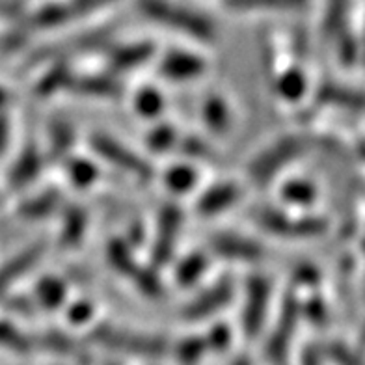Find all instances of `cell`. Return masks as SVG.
<instances>
[{
	"mask_svg": "<svg viewBox=\"0 0 365 365\" xmlns=\"http://www.w3.org/2000/svg\"><path fill=\"white\" fill-rule=\"evenodd\" d=\"M38 170H39V160H38V155H36L34 151L21 155V159L15 163L14 172H11V181H14V185H17V187L26 185V182H30L32 179H34Z\"/></svg>",
	"mask_w": 365,
	"mask_h": 365,
	"instance_id": "cell-14",
	"label": "cell"
},
{
	"mask_svg": "<svg viewBox=\"0 0 365 365\" xmlns=\"http://www.w3.org/2000/svg\"><path fill=\"white\" fill-rule=\"evenodd\" d=\"M155 47L149 41H142V43L127 45V47H120L112 54L110 68L114 71H125V69H135L142 63H145L149 58L153 56Z\"/></svg>",
	"mask_w": 365,
	"mask_h": 365,
	"instance_id": "cell-12",
	"label": "cell"
},
{
	"mask_svg": "<svg viewBox=\"0 0 365 365\" xmlns=\"http://www.w3.org/2000/svg\"><path fill=\"white\" fill-rule=\"evenodd\" d=\"M91 337L97 343L110 346V349H115V351H127L142 356H160L168 349V345L160 337L138 334V331L121 330V328L108 327V324H101L99 328H96V330L91 331Z\"/></svg>",
	"mask_w": 365,
	"mask_h": 365,
	"instance_id": "cell-2",
	"label": "cell"
},
{
	"mask_svg": "<svg viewBox=\"0 0 365 365\" xmlns=\"http://www.w3.org/2000/svg\"><path fill=\"white\" fill-rule=\"evenodd\" d=\"M0 345L11 346V349H23L24 337L15 328H11L10 324L0 322Z\"/></svg>",
	"mask_w": 365,
	"mask_h": 365,
	"instance_id": "cell-22",
	"label": "cell"
},
{
	"mask_svg": "<svg viewBox=\"0 0 365 365\" xmlns=\"http://www.w3.org/2000/svg\"><path fill=\"white\" fill-rule=\"evenodd\" d=\"M239 197V187L233 182H218L211 187L197 200V212L205 217H212L218 212L226 211L227 207L233 205Z\"/></svg>",
	"mask_w": 365,
	"mask_h": 365,
	"instance_id": "cell-11",
	"label": "cell"
},
{
	"mask_svg": "<svg viewBox=\"0 0 365 365\" xmlns=\"http://www.w3.org/2000/svg\"><path fill=\"white\" fill-rule=\"evenodd\" d=\"M285 197H289L291 202H300L308 203L313 197V188L308 185H298V182H291L287 188H285Z\"/></svg>",
	"mask_w": 365,
	"mask_h": 365,
	"instance_id": "cell-25",
	"label": "cell"
},
{
	"mask_svg": "<svg viewBox=\"0 0 365 365\" xmlns=\"http://www.w3.org/2000/svg\"><path fill=\"white\" fill-rule=\"evenodd\" d=\"M166 182H168V187L172 190L185 192V190H188L196 182V173L188 166H178V168L170 170L168 175H166Z\"/></svg>",
	"mask_w": 365,
	"mask_h": 365,
	"instance_id": "cell-18",
	"label": "cell"
},
{
	"mask_svg": "<svg viewBox=\"0 0 365 365\" xmlns=\"http://www.w3.org/2000/svg\"><path fill=\"white\" fill-rule=\"evenodd\" d=\"M136 108L144 115H155L163 110V99H160L159 91L144 88L138 91L136 96Z\"/></svg>",
	"mask_w": 365,
	"mask_h": 365,
	"instance_id": "cell-19",
	"label": "cell"
},
{
	"mask_svg": "<svg viewBox=\"0 0 365 365\" xmlns=\"http://www.w3.org/2000/svg\"><path fill=\"white\" fill-rule=\"evenodd\" d=\"M205 259H203V255L194 254L188 255L187 259L182 261L181 267L178 269V282L179 285L182 287H188V285L196 284V279L200 278L205 270Z\"/></svg>",
	"mask_w": 365,
	"mask_h": 365,
	"instance_id": "cell-15",
	"label": "cell"
},
{
	"mask_svg": "<svg viewBox=\"0 0 365 365\" xmlns=\"http://www.w3.org/2000/svg\"><path fill=\"white\" fill-rule=\"evenodd\" d=\"M205 120L212 130L224 133L227 129V121H230L227 120L226 105L220 99H217V97H211L205 106Z\"/></svg>",
	"mask_w": 365,
	"mask_h": 365,
	"instance_id": "cell-16",
	"label": "cell"
},
{
	"mask_svg": "<svg viewBox=\"0 0 365 365\" xmlns=\"http://www.w3.org/2000/svg\"><path fill=\"white\" fill-rule=\"evenodd\" d=\"M90 145L91 149L101 157V159L114 164L115 168L133 173V175H136L138 179H149L151 175H153V168L149 166L148 160H144L138 153H136V151L125 148L121 142L110 138V136H106V135L91 136Z\"/></svg>",
	"mask_w": 365,
	"mask_h": 365,
	"instance_id": "cell-3",
	"label": "cell"
},
{
	"mask_svg": "<svg viewBox=\"0 0 365 365\" xmlns=\"http://www.w3.org/2000/svg\"><path fill=\"white\" fill-rule=\"evenodd\" d=\"M71 178L77 185H88V182L93 181L96 178V168L88 163H75L71 166Z\"/></svg>",
	"mask_w": 365,
	"mask_h": 365,
	"instance_id": "cell-24",
	"label": "cell"
},
{
	"mask_svg": "<svg viewBox=\"0 0 365 365\" xmlns=\"http://www.w3.org/2000/svg\"><path fill=\"white\" fill-rule=\"evenodd\" d=\"M173 142V130L170 127H160L151 135L149 138V145L155 149V151H166V149L172 145Z\"/></svg>",
	"mask_w": 365,
	"mask_h": 365,
	"instance_id": "cell-23",
	"label": "cell"
},
{
	"mask_svg": "<svg viewBox=\"0 0 365 365\" xmlns=\"http://www.w3.org/2000/svg\"><path fill=\"white\" fill-rule=\"evenodd\" d=\"M75 86L81 93L97 97H115L120 96L121 86L114 77H84L81 81H75Z\"/></svg>",
	"mask_w": 365,
	"mask_h": 365,
	"instance_id": "cell-13",
	"label": "cell"
},
{
	"mask_svg": "<svg viewBox=\"0 0 365 365\" xmlns=\"http://www.w3.org/2000/svg\"><path fill=\"white\" fill-rule=\"evenodd\" d=\"M270 298V284L264 278H252L248 284V297L245 302V312H242V327L245 330L255 336L259 331L263 319L269 309Z\"/></svg>",
	"mask_w": 365,
	"mask_h": 365,
	"instance_id": "cell-5",
	"label": "cell"
},
{
	"mask_svg": "<svg viewBox=\"0 0 365 365\" xmlns=\"http://www.w3.org/2000/svg\"><path fill=\"white\" fill-rule=\"evenodd\" d=\"M304 88H306L304 77L297 71H289L287 75L282 78V82H279V91H282L285 97H289V99H297V97L302 96Z\"/></svg>",
	"mask_w": 365,
	"mask_h": 365,
	"instance_id": "cell-21",
	"label": "cell"
},
{
	"mask_svg": "<svg viewBox=\"0 0 365 365\" xmlns=\"http://www.w3.org/2000/svg\"><path fill=\"white\" fill-rule=\"evenodd\" d=\"M211 246L212 250L226 255V257H231V259L252 261L263 257V246L250 239L231 235V233H218V235H215L211 239Z\"/></svg>",
	"mask_w": 365,
	"mask_h": 365,
	"instance_id": "cell-8",
	"label": "cell"
},
{
	"mask_svg": "<svg viewBox=\"0 0 365 365\" xmlns=\"http://www.w3.org/2000/svg\"><path fill=\"white\" fill-rule=\"evenodd\" d=\"M349 0H328L327 15H324V32L334 36L339 30V24L345 19Z\"/></svg>",
	"mask_w": 365,
	"mask_h": 365,
	"instance_id": "cell-17",
	"label": "cell"
},
{
	"mask_svg": "<svg viewBox=\"0 0 365 365\" xmlns=\"http://www.w3.org/2000/svg\"><path fill=\"white\" fill-rule=\"evenodd\" d=\"M205 63L200 56L185 51H173L164 58L160 63V71L166 78L173 81H185V78H194L203 71Z\"/></svg>",
	"mask_w": 365,
	"mask_h": 365,
	"instance_id": "cell-10",
	"label": "cell"
},
{
	"mask_svg": "<svg viewBox=\"0 0 365 365\" xmlns=\"http://www.w3.org/2000/svg\"><path fill=\"white\" fill-rule=\"evenodd\" d=\"M39 293H41V297L45 298V302L51 304V306H54V304H58L60 300H62V285L56 284L54 279H45V284L39 287Z\"/></svg>",
	"mask_w": 365,
	"mask_h": 365,
	"instance_id": "cell-26",
	"label": "cell"
},
{
	"mask_svg": "<svg viewBox=\"0 0 365 365\" xmlns=\"http://www.w3.org/2000/svg\"><path fill=\"white\" fill-rule=\"evenodd\" d=\"M304 142L298 138H284L282 142H278L276 145L264 151L263 155H259L257 159L252 164L250 173L252 179L259 185L269 182L274 178V173H278L279 170L284 168L287 160H293L294 157L302 153Z\"/></svg>",
	"mask_w": 365,
	"mask_h": 365,
	"instance_id": "cell-4",
	"label": "cell"
},
{
	"mask_svg": "<svg viewBox=\"0 0 365 365\" xmlns=\"http://www.w3.org/2000/svg\"><path fill=\"white\" fill-rule=\"evenodd\" d=\"M6 138H8V123H6L4 118H0V153L4 149Z\"/></svg>",
	"mask_w": 365,
	"mask_h": 365,
	"instance_id": "cell-27",
	"label": "cell"
},
{
	"mask_svg": "<svg viewBox=\"0 0 365 365\" xmlns=\"http://www.w3.org/2000/svg\"><path fill=\"white\" fill-rule=\"evenodd\" d=\"M230 8L237 10H274L291 4L289 0H226Z\"/></svg>",
	"mask_w": 365,
	"mask_h": 365,
	"instance_id": "cell-20",
	"label": "cell"
},
{
	"mask_svg": "<svg viewBox=\"0 0 365 365\" xmlns=\"http://www.w3.org/2000/svg\"><path fill=\"white\" fill-rule=\"evenodd\" d=\"M2 96H4V93H2V91H0V101H2Z\"/></svg>",
	"mask_w": 365,
	"mask_h": 365,
	"instance_id": "cell-28",
	"label": "cell"
},
{
	"mask_svg": "<svg viewBox=\"0 0 365 365\" xmlns=\"http://www.w3.org/2000/svg\"><path fill=\"white\" fill-rule=\"evenodd\" d=\"M43 254L45 242H34V245L29 246L26 250H23L21 254L11 257L8 263L2 264V267H0V294L4 293L6 289L10 287L19 276L29 272V270L32 269V264H34Z\"/></svg>",
	"mask_w": 365,
	"mask_h": 365,
	"instance_id": "cell-9",
	"label": "cell"
},
{
	"mask_svg": "<svg viewBox=\"0 0 365 365\" xmlns=\"http://www.w3.org/2000/svg\"><path fill=\"white\" fill-rule=\"evenodd\" d=\"M181 211L175 205H166L159 217V231L153 245V261L157 264H166L173 254L175 242L181 230Z\"/></svg>",
	"mask_w": 365,
	"mask_h": 365,
	"instance_id": "cell-6",
	"label": "cell"
},
{
	"mask_svg": "<svg viewBox=\"0 0 365 365\" xmlns=\"http://www.w3.org/2000/svg\"><path fill=\"white\" fill-rule=\"evenodd\" d=\"M138 8L145 17L179 34L190 36L200 41L215 39V23L200 11L173 4L170 0H138Z\"/></svg>",
	"mask_w": 365,
	"mask_h": 365,
	"instance_id": "cell-1",
	"label": "cell"
},
{
	"mask_svg": "<svg viewBox=\"0 0 365 365\" xmlns=\"http://www.w3.org/2000/svg\"><path fill=\"white\" fill-rule=\"evenodd\" d=\"M231 293L233 289H231L230 279H220L218 284L211 285L205 293L200 294V298L188 304L185 308V317L188 321H202V319L211 317L212 313H217L230 302Z\"/></svg>",
	"mask_w": 365,
	"mask_h": 365,
	"instance_id": "cell-7",
	"label": "cell"
}]
</instances>
